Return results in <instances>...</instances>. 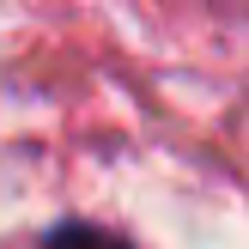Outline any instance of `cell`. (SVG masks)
<instances>
[{"label":"cell","instance_id":"cell-1","mask_svg":"<svg viewBox=\"0 0 249 249\" xmlns=\"http://www.w3.org/2000/svg\"><path fill=\"white\" fill-rule=\"evenodd\" d=\"M43 249H134L122 231H109V225H91V219H67V225H55L43 237Z\"/></svg>","mask_w":249,"mask_h":249}]
</instances>
